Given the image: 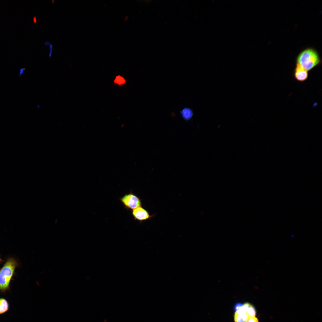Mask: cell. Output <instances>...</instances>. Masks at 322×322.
Segmentation results:
<instances>
[{
	"instance_id": "52a82bcc",
	"label": "cell",
	"mask_w": 322,
	"mask_h": 322,
	"mask_svg": "<svg viewBox=\"0 0 322 322\" xmlns=\"http://www.w3.org/2000/svg\"><path fill=\"white\" fill-rule=\"evenodd\" d=\"M180 113L183 119L187 121L190 120L193 114L192 109L187 107L185 108L182 109L180 112Z\"/></svg>"
},
{
	"instance_id": "30bf717a",
	"label": "cell",
	"mask_w": 322,
	"mask_h": 322,
	"mask_svg": "<svg viewBox=\"0 0 322 322\" xmlns=\"http://www.w3.org/2000/svg\"><path fill=\"white\" fill-rule=\"evenodd\" d=\"M114 81L118 85H122L124 84L126 81L123 77L119 75L116 77Z\"/></svg>"
},
{
	"instance_id": "277c9868",
	"label": "cell",
	"mask_w": 322,
	"mask_h": 322,
	"mask_svg": "<svg viewBox=\"0 0 322 322\" xmlns=\"http://www.w3.org/2000/svg\"><path fill=\"white\" fill-rule=\"evenodd\" d=\"M132 214L134 220L140 222L149 219L153 216L142 206L132 210Z\"/></svg>"
},
{
	"instance_id": "5b68a950",
	"label": "cell",
	"mask_w": 322,
	"mask_h": 322,
	"mask_svg": "<svg viewBox=\"0 0 322 322\" xmlns=\"http://www.w3.org/2000/svg\"><path fill=\"white\" fill-rule=\"evenodd\" d=\"M294 76L297 81H304L308 78V71L296 64L294 72Z\"/></svg>"
},
{
	"instance_id": "8992f818",
	"label": "cell",
	"mask_w": 322,
	"mask_h": 322,
	"mask_svg": "<svg viewBox=\"0 0 322 322\" xmlns=\"http://www.w3.org/2000/svg\"><path fill=\"white\" fill-rule=\"evenodd\" d=\"M249 317L243 306L235 311L234 315L235 322H247Z\"/></svg>"
},
{
	"instance_id": "2e32d148",
	"label": "cell",
	"mask_w": 322,
	"mask_h": 322,
	"mask_svg": "<svg viewBox=\"0 0 322 322\" xmlns=\"http://www.w3.org/2000/svg\"><path fill=\"white\" fill-rule=\"evenodd\" d=\"M3 261H3V260H2V259H1V256H0V263H2V262H3Z\"/></svg>"
},
{
	"instance_id": "5bb4252c",
	"label": "cell",
	"mask_w": 322,
	"mask_h": 322,
	"mask_svg": "<svg viewBox=\"0 0 322 322\" xmlns=\"http://www.w3.org/2000/svg\"><path fill=\"white\" fill-rule=\"evenodd\" d=\"M25 70V68H21L20 69L19 76H21L24 73Z\"/></svg>"
},
{
	"instance_id": "7c38bea8",
	"label": "cell",
	"mask_w": 322,
	"mask_h": 322,
	"mask_svg": "<svg viewBox=\"0 0 322 322\" xmlns=\"http://www.w3.org/2000/svg\"><path fill=\"white\" fill-rule=\"evenodd\" d=\"M247 322H259V321L258 318L255 316H254L249 317Z\"/></svg>"
},
{
	"instance_id": "8fae6325",
	"label": "cell",
	"mask_w": 322,
	"mask_h": 322,
	"mask_svg": "<svg viewBox=\"0 0 322 322\" xmlns=\"http://www.w3.org/2000/svg\"><path fill=\"white\" fill-rule=\"evenodd\" d=\"M44 44L45 45H48L49 47L50 48V52L49 55V56L51 57L52 56V45L49 42L46 41L44 42Z\"/></svg>"
},
{
	"instance_id": "6da1fadb",
	"label": "cell",
	"mask_w": 322,
	"mask_h": 322,
	"mask_svg": "<svg viewBox=\"0 0 322 322\" xmlns=\"http://www.w3.org/2000/svg\"><path fill=\"white\" fill-rule=\"evenodd\" d=\"M296 61V64L308 71L319 65L321 60L315 49L312 48H308L298 55Z\"/></svg>"
},
{
	"instance_id": "4fadbf2b",
	"label": "cell",
	"mask_w": 322,
	"mask_h": 322,
	"mask_svg": "<svg viewBox=\"0 0 322 322\" xmlns=\"http://www.w3.org/2000/svg\"><path fill=\"white\" fill-rule=\"evenodd\" d=\"M243 306V304L241 303H238L236 304L234 307V309L235 311L237 310L240 307Z\"/></svg>"
},
{
	"instance_id": "3957f363",
	"label": "cell",
	"mask_w": 322,
	"mask_h": 322,
	"mask_svg": "<svg viewBox=\"0 0 322 322\" xmlns=\"http://www.w3.org/2000/svg\"><path fill=\"white\" fill-rule=\"evenodd\" d=\"M125 208L133 210L142 205L140 199L131 191L125 194L120 199Z\"/></svg>"
},
{
	"instance_id": "7a4b0ae2",
	"label": "cell",
	"mask_w": 322,
	"mask_h": 322,
	"mask_svg": "<svg viewBox=\"0 0 322 322\" xmlns=\"http://www.w3.org/2000/svg\"><path fill=\"white\" fill-rule=\"evenodd\" d=\"M18 265L17 260L13 258L10 257L0 269V291L4 292L10 290L11 281Z\"/></svg>"
},
{
	"instance_id": "ba28073f",
	"label": "cell",
	"mask_w": 322,
	"mask_h": 322,
	"mask_svg": "<svg viewBox=\"0 0 322 322\" xmlns=\"http://www.w3.org/2000/svg\"><path fill=\"white\" fill-rule=\"evenodd\" d=\"M244 309L249 317L255 316L256 312L254 307L250 304L246 302L243 304Z\"/></svg>"
},
{
	"instance_id": "e0dca14e",
	"label": "cell",
	"mask_w": 322,
	"mask_h": 322,
	"mask_svg": "<svg viewBox=\"0 0 322 322\" xmlns=\"http://www.w3.org/2000/svg\"><path fill=\"white\" fill-rule=\"evenodd\" d=\"M128 16H126V17H125V18H124V20H127V19H128Z\"/></svg>"
},
{
	"instance_id": "9c48e42d",
	"label": "cell",
	"mask_w": 322,
	"mask_h": 322,
	"mask_svg": "<svg viewBox=\"0 0 322 322\" xmlns=\"http://www.w3.org/2000/svg\"><path fill=\"white\" fill-rule=\"evenodd\" d=\"M9 307V304L7 300L4 298H0V314L6 312Z\"/></svg>"
},
{
	"instance_id": "9a60e30c",
	"label": "cell",
	"mask_w": 322,
	"mask_h": 322,
	"mask_svg": "<svg viewBox=\"0 0 322 322\" xmlns=\"http://www.w3.org/2000/svg\"><path fill=\"white\" fill-rule=\"evenodd\" d=\"M33 21L35 24H36L37 22V20L35 16L33 18Z\"/></svg>"
}]
</instances>
